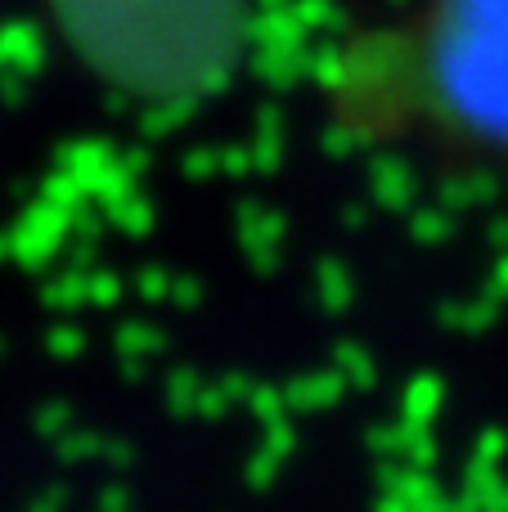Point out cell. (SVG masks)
Masks as SVG:
<instances>
[{
    "instance_id": "1",
    "label": "cell",
    "mask_w": 508,
    "mask_h": 512,
    "mask_svg": "<svg viewBox=\"0 0 508 512\" xmlns=\"http://www.w3.org/2000/svg\"><path fill=\"white\" fill-rule=\"evenodd\" d=\"M338 144L508 198V0H401L356 18L315 63Z\"/></svg>"
},
{
    "instance_id": "2",
    "label": "cell",
    "mask_w": 508,
    "mask_h": 512,
    "mask_svg": "<svg viewBox=\"0 0 508 512\" xmlns=\"http://www.w3.org/2000/svg\"><path fill=\"white\" fill-rule=\"evenodd\" d=\"M72 72L140 117L221 104L257 54V0H36Z\"/></svg>"
}]
</instances>
